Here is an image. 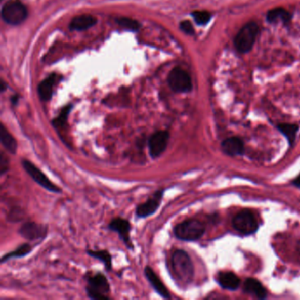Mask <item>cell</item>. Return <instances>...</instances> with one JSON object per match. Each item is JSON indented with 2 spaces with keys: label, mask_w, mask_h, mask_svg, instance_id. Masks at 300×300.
<instances>
[{
  "label": "cell",
  "mask_w": 300,
  "mask_h": 300,
  "mask_svg": "<svg viewBox=\"0 0 300 300\" xmlns=\"http://www.w3.org/2000/svg\"><path fill=\"white\" fill-rule=\"evenodd\" d=\"M170 264L173 277L179 285L187 286L192 283L195 269L189 253L184 250H176L170 259Z\"/></svg>",
  "instance_id": "1"
},
{
  "label": "cell",
  "mask_w": 300,
  "mask_h": 300,
  "mask_svg": "<svg viewBox=\"0 0 300 300\" xmlns=\"http://www.w3.org/2000/svg\"><path fill=\"white\" fill-rule=\"evenodd\" d=\"M84 278L87 281L85 292L89 298L95 300H108L110 298L108 294L111 291V287L104 274L101 272L88 273Z\"/></svg>",
  "instance_id": "2"
},
{
  "label": "cell",
  "mask_w": 300,
  "mask_h": 300,
  "mask_svg": "<svg viewBox=\"0 0 300 300\" xmlns=\"http://www.w3.org/2000/svg\"><path fill=\"white\" fill-rule=\"evenodd\" d=\"M204 233V224L195 219L184 220L174 228L175 236L182 241H196L202 238Z\"/></svg>",
  "instance_id": "3"
},
{
  "label": "cell",
  "mask_w": 300,
  "mask_h": 300,
  "mask_svg": "<svg viewBox=\"0 0 300 300\" xmlns=\"http://www.w3.org/2000/svg\"><path fill=\"white\" fill-rule=\"evenodd\" d=\"M259 34V26L255 22H248L240 29L234 39V45L240 53L249 52Z\"/></svg>",
  "instance_id": "4"
},
{
  "label": "cell",
  "mask_w": 300,
  "mask_h": 300,
  "mask_svg": "<svg viewBox=\"0 0 300 300\" xmlns=\"http://www.w3.org/2000/svg\"><path fill=\"white\" fill-rule=\"evenodd\" d=\"M21 165L27 175L41 188L55 194H59L63 191L59 186L56 185L54 182H51V179H49L48 176L38 167L37 165H34L33 162L28 159H21Z\"/></svg>",
  "instance_id": "5"
},
{
  "label": "cell",
  "mask_w": 300,
  "mask_h": 300,
  "mask_svg": "<svg viewBox=\"0 0 300 300\" xmlns=\"http://www.w3.org/2000/svg\"><path fill=\"white\" fill-rule=\"evenodd\" d=\"M2 17L7 23L19 25L27 17V10L23 4L18 0H11L4 5Z\"/></svg>",
  "instance_id": "6"
},
{
  "label": "cell",
  "mask_w": 300,
  "mask_h": 300,
  "mask_svg": "<svg viewBox=\"0 0 300 300\" xmlns=\"http://www.w3.org/2000/svg\"><path fill=\"white\" fill-rule=\"evenodd\" d=\"M165 191V189L157 190L145 202L137 206L135 209L136 218L143 220L155 214L161 205Z\"/></svg>",
  "instance_id": "7"
},
{
  "label": "cell",
  "mask_w": 300,
  "mask_h": 300,
  "mask_svg": "<svg viewBox=\"0 0 300 300\" xmlns=\"http://www.w3.org/2000/svg\"><path fill=\"white\" fill-rule=\"evenodd\" d=\"M170 140V133L167 131H158L149 137V155L152 159H159L165 152Z\"/></svg>",
  "instance_id": "8"
},
{
  "label": "cell",
  "mask_w": 300,
  "mask_h": 300,
  "mask_svg": "<svg viewBox=\"0 0 300 300\" xmlns=\"http://www.w3.org/2000/svg\"><path fill=\"white\" fill-rule=\"evenodd\" d=\"M233 226L234 229L244 235H250L258 230V223L253 213L245 209L238 213L233 218Z\"/></svg>",
  "instance_id": "9"
},
{
  "label": "cell",
  "mask_w": 300,
  "mask_h": 300,
  "mask_svg": "<svg viewBox=\"0 0 300 300\" xmlns=\"http://www.w3.org/2000/svg\"><path fill=\"white\" fill-rule=\"evenodd\" d=\"M168 84L176 93H189L192 90L191 78L182 68L173 69L168 76Z\"/></svg>",
  "instance_id": "10"
},
{
  "label": "cell",
  "mask_w": 300,
  "mask_h": 300,
  "mask_svg": "<svg viewBox=\"0 0 300 300\" xmlns=\"http://www.w3.org/2000/svg\"><path fill=\"white\" fill-rule=\"evenodd\" d=\"M108 230L118 234L119 238L124 243L126 247L130 250L134 249V245L132 244L131 238L132 232V224L126 219L122 218H115L110 221L108 226Z\"/></svg>",
  "instance_id": "11"
},
{
  "label": "cell",
  "mask_w": 300,
  "mask_h": 300,
  "mask_svg": "<svg viewBox=\"0 0 300 300\" xmlns=\"http://www.w3.org/2000/svg\"><path fill=\"white\" fill-rule=\"evenodd\" d=\"M49 227L47 225L35 222L24 223L19 229V234L29 241L42 240L47 237Z\"/></svg>",
  "instance_id": "12"
},
{
  "label": "cell",
  "mask_w": 300,
  "mask_h": 300,
  "mask_svg": "<svg viewBox=\"0 0 300 300\" xmlns=\"http://www.w3.org/2000/svg\"><path fill=\"white\" fill-rule=\"evenodd\" d=\"M145 276L146 279L148 281L150 284L152 285L153 290H155L156 293L159 296L165 298V299H170L171 298V293L168 289L166 288L165 283H163L159 276L155 273V271L152 270L150 266H146L145 268Z\"/></svg>",
  "instance_id": "13"
},
{
  "label": "cell",
  "mask_w": 300,
  "mask_h": 300,
  "mask_svg": "<svg viewBox=\"0 0 300 300\" xmlns=\"http://www.w3.org/2000/svg\"><path fill=\"white\" fill-rule=\"evenodd\" d=\"M221 149L226 155H242L244 153V143L240 138L232 137L222 142Z\"/></svg>",
  "instance_id": "14"
},
{
  "label": "cell",
  "mask_w": 300,
  "mask_h": 300,
  "mask_svg": "<svg viewBox=\"0 0 300 300\" xmlns=\"http://www.w3.org/2000/svg\"><path fill=\"white\" fill-rule=\"evenodd\" d=\"M0 142L3 145L4 148L6 149V151L9 153L13 155H15L17 153V139L11 134L3 123L0 125Z\"/></svg>",
  "instance_id": "15"
},
{
  "label": "cell",
  "mask_w": 300,
  "mask_h": 300,
  "mask_svg": "<svg viewBox=\"0 0 300 300\" xmlns=\"http://www.w3.org/2000/svg\"><path fill=\"white\" fill-rule=\"evenodd\" d=\"M217 281L226 290H237L240 284V278L232 272H220L217 277Z\"/></svg>",
  "instance_id": "16"
},
{
  "label": "cell",
  "mask_w": 300,
  "mask_h": 300,
  "mask_svg": "<svg viewBox=\"0 0 300 300\" xmlns=\"http://www.w3.org/2000/svg\"><path fill=\"white\" fill-rule=\"evenodd\" d=\"M97 22V19L89 14H83L73 18L70 24L71 30H84L89 27L95 26Z\"/></svg>",
  "instance_id": "17"
},
{
  "label": "cell",
  "mask_w": 300,
  "mask_h": 300,
  "mask_svg": "<svg viewBox=\"0 0 300 300\" xmlns=\"http://www.w3.org/2000/svg\"><path fill=\"white\" fill-rule=\"evenodd\" d=\"M34 247V246H32L29 243H24L22 245L18 246L17 248L4 254L0 259V263L4 264L12 259H17V258H23V257L27 256L29 253H32Z\"/></svg>",
  "instance_id": "18"
},
{
  "label": "cell",
  "mask_w": 300,
  "mask_h": 300,
  "mask_svg": "<svg viewBox=\"0 0 300 300\" xmlns=\"http://www.w3.org/2000/svg\"><path fill=\"white\" fill-rule=\"evenodd\" d=\"M244 290L246 293L251 294L255 297L264 299L267 297V290L261 282L253 279V278H247L244 283Z\"/></svg>",
  "instance_id": "19"
},
{
  "label": "cell",
  "mask_w": 300,
  "mask_h": 300,
  "mask_svg": "<svg viewBox=\"0 0 300 300\" xmlns=\"http://www.w3.org/2000/svg\"><path fill=\"white\" fill-rule=\"evenodd\" d=\"M56 75H51V77L42 81L38 88V94L42 101H51L53 95V88L56 83Z\"/></svg>",
  "instance_id": "20"
},
{
  "label": "cell",
  "mask_w": 300,
  "mask_h": 300,
  "mask_svg": "<svg viewBox=\"0 0 300 300\" xmlns=\"http://www.w3.org/2000/svg\"><path fill=\"white\" fill-rule=\"evenodd\" d=\"M72 106L67 105L61 110L60 114L51 121V124L54 127L55 130L58 132V135L60 136L61 132H65L68 123V116L71 111Z\"/></svg>",
  "instance_id": "21"
},
{
  "label": "cell",
  "mask_w": 300,
  "mask_h": 300,
  "mask_svg": "<svg viewBox=\"0 0 300 300\" xmlns=\"http://www.w3.org/2000/svg\"><path fill=\"white\" fill-rule=\"evenodd\" d=\"M290 20H291V14L288 11L281 7L270 10L267 14V20L270 23H277V22L288 23Z\"/></svg>",
  "instance_id": "22"
},
{
  "label": "cell",
  "mask_w": 300,
  "mask_h": 300,
  "mask_svg": "<svg viewBox=\"0 0 300 300\" xmlns=\"http://www.w3.org/2000/svg\"><path fill=\"white\" fill-rule=\"evenodd\" d=\"M87 253L92 258H95L103 263L105 269L107 271L112 270V255L111 253L108 252V250H87Z\"/></svg>",
  "instance_id": "23"
},
{
  "label": "cell",
  "mask_w": 300,
  "mask_h": 300,
  "mask_svg": "<svg viewBox=\"0 0 300 300\" xmlns=\"http://www.w3.org/2000/svg\"><path fill=\"white\" fill-rule=\"evenodd\" d=\"M277 128L286 138L287 140L290 143V145H293L294 141L296 139L297 131H298V126L290 124V123H281V124L277 125Z\"/></svg>",
  "instance_id": "24"
},
{
  "label": "cell",
  "mask_w": 300,
  "mask_h": 300,
  "mask_svg": "<svg viewBox=\"0 0 300 300\" xmlns=\"http://www.w3.org/2000/svg\"><path fill=\"white\" fill-rule=\"evenodd\" d=\"M192 16L198 25H206L211 19V14L207 11H196L193 13Z\"/></svg>",
  "instance_id": "25"
},
{
  "label": "cell",
  "mask_w": 300,
  "mask_h": 300,
  "mask_svg": "<svg viewBox=\"0 0 300 300\" xmlns=\"http://www.w3.org/2000/svg\"><path fill=\"white\" fill-rule=\"evenodd\" d=\"M116 22L121 27H125L130 30H138L140 27V25L137 20H132L130 18H119L116 20Z\"/></svg>",
  "instance_id": "26"
},
{
  "label": "cell",
  "mask_w": 300,
  "mask_h": 300,
  "mask_svg": "<svg viewBox=\"0 0 300 300\" xmlns=\"http://www.w3.org/2000/svg\"><path fill=\"white\" fill-rule=\"evenodd\" d=\"M9 159L7 155H6L5 152H2L0 153V174L1 176H4L7 174L9 170Z\"/></svg>",
  "instance_id": "27"
},
{
  "label": "cell",
  "mask_w": 300,
  "mask_h": 300,
  "mask_svg": "<svg viewBox=\"0 0 300 300\" xmlns=\"http://www.w3.org/2000/svg\"><path fill=\"white\" fill-rule=\"evenodd\" d=\"M180 27H181V29H182L184 33H186V34H190V35L195 34V30H194L193 25L190 21H189V20H184V21H182L181 25H180Z\"/></svg>",
  "instance_id": "28"
},
{
  "label": "cell",
  "mask_w": 300,
  "mask_h": 300,
  "mask_svg": "<svg viewBox=\"0 0 300 300\" xmlns=\"http://www.w3.org/2000/svg\"><path fill=\"white\" fill-rule=\"evenodd\" d=\"M292 183H293L294 186H296V187H297V188H299L300 189V175L297 176V178H295V179L293 180Z\"/></svg>",
  "instance_id": "29"
},
{
  "label": "cell",
  "mask_w": 300,
  "mask_h": 300,
  "mask_svg": "<svg viewBox=\"0 0 300 300\" xmlns=\"http://www.w3.org/2000/svg\"><path fill=\"white\" fill-rule=\"evenodd\" d=\"M6 88H7V84L4 81H2V83H1V92L5 91Z\"/></svg>",
  "instance_id": "30"
},
{
  "label": "cell",
  "mask_w": 300,
  "mask_h": 300,
  "mask_svg": "<svg viewBox=\"0 0 300 300\" xmlns=\"http://www.w3.org/2000/svg\"><path fill=\"white\" fill-rule=\"evenodd\" d=\"M18 99H19L18 96H14V97H13V98H12V103H13V104H17Z\"/></svg>",
  "instance_id": "31"
},
{
  "label": "cell",
  "mask_w": 300,
  "mask_h": 300,
  "mask_svg": "<svg viewBox=\"0 0 300 300\" xmlns=\"http://www.w3.org/2000/svg\"><path fill=\"white\" fill-rule=\"evenodd\" d=\"M297 252H298V253H300V240H299V241H298V243H297Z\"/></svg>",
  "instance_id": "32"
}]
</instances>
